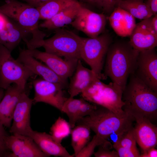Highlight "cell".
<instances>
[{
    "instance_id": "obj_36",
    "label": "cell",
    "mask_w": 157,
    "mask_h": 157,
    "mask_svg": "<svg viewBox=\"0 0 157 157\" xmlns=\"http://www.w3.org/2000/svg\"><path fill=\"white\" fill-rule=\"evenodd\" d=\"M157 150L155 147L150 148L140 154V157H157Z\"/></svg>"
},
{
    "instance_id": "obj_16",
    "label": "cell",
    "mask_w": 157,
    "mask_h": 157,
    "mask_svg": "<svg viewBox=\"0 0 157 157\" xmlns=\"http://www.w3.org/2000/svg\"><path fill=\"white\" fill-rule=\"evenodd\" d=\"M17 59L35 76L38 75L45 80L65 88L67 85V80L59 77L46 65L29 54L26 49L20 50Z\"/></svg>"
},
{
    "instance_id": "obj_18",
    "label": "cell",
    "mask_w": 157,
    "mask_h": 157,
    "mask_svg": "<svg viewBox=\"0 0 157 157\" xmlns=\"http://www.w3.org/2000/svg\"><path fill=\"white\" fill-rule=\"evenodd\" d=\"M133 132L136 143L142 152L155 147L157 144V127L149 120L142 118L135 120Z\"/></svg>"
},
{
    "instance_id": "obj_17",
    "label": "cell",
    "mask_w": 157,
    "mask_h": 157,
    "mask_svg": "<svg viewBox=\"0 0 157 157\" xmlns=\"http://www.w3.org/2000/svg\"><path fill=\"white\" fill-rule=\"evenodd\" d=\"M15 84L5 90L3 96L0 101V122L6 127H10L14 111L21 94L25 92Z\"/></svg>"
},
{
    "instance_id": "obj_2",
    "label": "cell",
    "mask_w": 157,
    "mask_h": 157,
    "mask_svg": "<svg viewBox=\"0 0 157 157\" xmlns=\"http://www.w3.org/2000/svg\"><path fill=\"white\" fill-rule=\"evenodd\" d=\"M139 51L129 41L113 42L107 51L104 66V75L123 91L128 78L133 73Z\"/></svg>"
},
{
    "instance_id": "obj_21",
    "label": "cell",
    "mask_w": 157,
    "mask_h": 157,
    "mask_svg": "<svg viewBox=\"0 0 157 157\" xmlns=\"http://www.w3.org/2000/svg\"><path fill=\"white\" fill-rule=\"evenodd\" d=\"M29 34L17 23L8 19L5 28L0 31V44L12 52L22 40L27 39Z\"/></svg>"
},
{
    "instance_id": "obj_40",
    "label": "cell",
    "mask_w": 157,
    "mask_h": 157,
    "mask_svg": "<svg viewBox=\"0 0 157 157\" xmlns=\"http://www.w3.org/2000/svg\"><path fill=\"white\" fill-rule=\"evenodd\" d=\"M154 16L152 17L151 24L154 29L157 33V14Z\"/></svg>"
},
{
    "instance_id": "obj_34",
    "label": "cell",
    "mask_w": 157,
    "mask_h": 157,
    "mask_svg": "<svg viewBox=\"0 0 157 157\" xmlns=\"http://www.w3.org/2000/svg\"><path fill=\"white\" fill-rule=\"evenodd\" d=\"M119 0H101L103 11L108 14H110L113 11L116 4Z\"/></svg>"
},
{
    "instance_id": "obj_14",
    "label": "cell",
    "mask_w": 157,
    "mask_h": 157,
    "mask_svg": "<svg viewBox=\"0 0 157 157\" xmlns=\"http://www.w3.org/2000/svg\"><path fill=\"white\" fill-rule=\"evenodd\" d=\"M32 56L43 62L61 78L67 80L74 73L78 60H67L37 49H27Z\"/></svg>"
},
{
    "instance_id": "obj_29",
    "label": "cell",
    "mask_w": 157,
    "mask_h": 157,
    "mask_svg": "<svg viewBox=\"0 0 157 157\" xmlns=\"http://www.w3.org/2000/svg\"><path fill=\"white\" fill-rule=\"evenodd\" d=\"M109 145L110 143L106 140L99 134H95L92 140L77 154L76 157H91L94 154L95 149L97 146L103 145L108 148Z\"/></svg>"
},
{
    "instance_id": "obj_39",
    "label": "cell",
    "mask_w": 157,
    "mask_h": 157,
    "mask_svg": "<svg viewBox=\"0 0 157 157\" xmlns=\"http://www.w3.org/2000/svg\"><path fill=\"white\" fill-rule=\"evenodd\" d=\"M97 7L102 8V3L101 0H83Z\"/></svg>"
},
{
    "instance_id": "obj_26",
    "label": "cell",
    "mask_w": 157,
    "mask_h": 157,
    "mask_svg": "<svg viewBox=\"0 0 157 157\" xmlns=\"http://www.w3.org/2000/svg\"><path fill=\"white\" fill-rule=\"evenodd\" d=\"M71 130V145L74 151V156L77 154L89 142L90 129L87 126L82 124H78Z\"/></svg>"
},
{
    "instance_id": "obj_30",
    "label": "cell",
    "mask_w": 157,
    "mask_h": 157,
    "mask_svg": "<svg viewBox=\"0 0 157 157\" xmlns=\"http://www.w3.org/2000/svg\"><path fill=\"white\" fill-rule=\"evenodd\" d=\"M136 142L133 132V126L122 133L117 141L113 144H117L123 147L137 149Z\"/></svg>"
},
{
    "instance_id": "obj_23",
    "label": "cell",
    "mask_w": 157,
    "mask_h": 157,
    "mask_svg": "<svg viewBox=\"0 0 157 157\" xmlns=\"http://www.w3.org/2000/svg\"><path fill=\"white\" fill-rule=\"evenodd\" d=\"M82 5L79 2L59 12L39 24L40 28L56 29L70 24L74 20Z\"/></svg>"
},
{
    "instance_id": "obj_28",
    "label": "cell",
    "mask_w": 157,
    "mask_h": 157,
    "mask_svg": "<svg viewBox=\"0 0 157 157\" xmlns=\"http://www.w3.org/2000/svg\"><path fill=\"white\" fill-rule=\"evenodd\" d=\"M71 128L69 122L59 117L50 128L51 135L55 141L61 144L70 134Z\"/></svg>"
},
{
    "instance_id": "obj_1",
    "label": "cell",
    "mask_w": 157,
    "mask_h": 157,
    "mask_svg": "<svg viewBox=\"0 0 157 157\" xmlns=\"http://www.w3.org/2000/svg\"><path fill=\"white\" fill-rule=\"evenodd\" d=\"M129 78V82L122 92L123 110L134 121L145 118L153 122L157 117V92L133 74Z\"/></svg>"
},
{
    "instance_id": "obj_5",
    "label": "cell",
    "mask_w": 157,
    "mask_h": 157,
    "mask_svg": "<svg viewBox=\"0 0 157 157\" xmlns=\"http://www.w3.org/2000/svg\"><path fill=\"white\" fill-rule=\"evenodd\" d=\"M123 90L111 82L106 84L98 79L81 93L86 101L105 108L117 116L127 115L123 110L124 103L122 100Z\"/></svg>"
},
{
    "instance_id": "obj_37",
    "label": "cell",
    "mask_w": 157,
    "mask_h": 157,
    "mask_svg": "<svg viewBox=\"0 0 157 157\" xmlns=\"http://www.w3.org/2000/svg\"><path fill=\"white\" fill-rule=\"evenodd\" d=\"M145 3L149 7L154 15L157 14V0H147Z\"/></svg>"
},
{
    "instance_id": "obj_9",
    "label": "cell",
    "mask_w": 157,
    "mask_h": 157,
    "mask_svg": "<svg viewBox=\"0 0 157 157\" xmlns=\"http://www.w3.org/2000/svg\"><path fill=\"white\" fill-rule=\"evenodd\" d=\"M133 74L157 92V53L156 47L139 52Z\"/></svg>"
},
{
    "instance_id": "obj_13",
    "label": "cell",
    "mask_w": 157,
    "mask_h": 157,
    "mask_svg": "<svg viewBox=\"0 0 157 157\" xmlns=\"http://www.w3.org/2000/svg\"><path fill=\"white\" fill-rule=\"evenodd\" d=\"M33 99L26 92L21 95L14 111L13 123L9 131L13 134L30 136L33 131L30 125V112Z\"/></svg>"
},
{
    "instance_id": "obj_15",
    "label": "cell",
    "mask_w": 157,
    "mask_h": 157,
    "mask_svg": "<svg viewBox=\"0 0 157 157\" xmlns=\"http://www.w3.org/2000/svg\"><path fill=\"white\" fill-rule=\"evenodd\" d=\"M152 16L136 24L130 36L132 46L139 52L156 48L157 45V33L153 28Z\"/></svg>"
},
{
    "instance_id": "obj_24",
    "label": "cell",
    "mask_w": 157,
    "mask_h": 157,
    "mask_svg": "<svg viewBox=\"0 0 157 157\" xmlns=\"http://www.w3.org/2000/svg\"><path fill=\"white\" fill-rule=\"evenodd\" d=\"M116 6L126 10L135 18L139 19H146L154 15L143 0H119L116 4Z\"/></svg>"
},
{
    "instance_id": "obj_22",
    "label": "cell",
    "mask_w": 157,
    "mask_h": 157,
    "mask_svg": "<svg viewBox=\"0 0 157 157\" xmlns=\"http://www.w3.org/2000/svg\"><path fill=\"white\" fill-rule=\"evenodd\" d=\"M41 150L48 157H73L65 148L55 141L51 135L33 130L30 136Z\"/></svg>"
},
{
    "instance_id": "obj_27",
    "label": "cell",
    "mask_w": 157,
    "mask_h": 157,
    "mask_svg": "<svg viewBox=\"0 0 157 157\" xmlns=\"http://www.w3.org/2000/svg\"><path fill=\"white\" fill-rule=\"evenodd\" d=\"M83 98L74 99L69 97L64 102L61 112L65 113L69 118V123L71 128L75 126L78 120L79 108Z\"/></svg>"
},
{
    "instance_id": "obj_19",
    "label": "cell",
    "mask_w": 157,
    "mask_h": 157,
    "mask_svg": "<svg viewBox=\"0 0 157 157\" xmlns=\"http://www.w3.org/2000/svg\"><path fill=\"white\" fill-rule=\"evenodd\" d=\"M70 78L68 92L69 97L71 98L81 94L93 82L99 79L91 69L83 65L81 59L78 60L75 70Z\"/></svg>"
},
{
    "instance_id": "obj_12",
    "label": "cell",
    "mask_w": 157,
    "mask_h": 157,
    "mask_svg": "<svg viewBox=\"0 0 157 157\" xmlns=\"http://www.w3.org/2000/svg\"><path fill=\"white\" fill-rule=\"evenodd\" d=\"M5 146L10 152L8 157H47L30 137L19 134L6 135Z\"/></svg>"
},
{
    "instance_id": "obj_11",
    "label": "cell",
    "mask_w": 157,
    "mask_h": 157,
    "mask_svg": "<svg viewBox=\"0 0 157 157\" xmlns=\"http://www.w3.org/2000/svg\"><path fill=\"white\" fill-rule=\"evenodd\" d=\"M107 18L102 13H98L81 6L74 20L70 24L90 38H94L103 33Z\"/></svg>"
},
{
    "instance_id": "obj_25",
    "label": "cell",
    "mask_w": 157,
    "mask_h": 157,
    "mask_svg": "<svg viewBox=\"0 0 157 157\" xmlns=\"http://www.w3.org/2000/svg\"><path fill=\"white\" fill-rule=\"evenodd\" d=\"M78 2L76 0H50L37 8L40 19H49Z\"/></svg>"
},
{
    "instance_id": "obj_33",
    "label": "cell",
    "mask_w": 157,
    "mask_h": 157,
    "mask_svg": "<svg viewBox=\"0 0 157 157\" xmlns=\"http://www.w3.org/2000/svg\"><path fill=\"white\" fill-rule=\"evenodd\" d=\"M94 154L96 157H118L116 151H111L103 145H100L98 151L94 152Z\"/></svg>"
},
{
    "instance_id": "obj_4",
    "label": "cell",
    "mask_w": 157,
    "mask_h": 157,
    "mask_svg": "<svg viewBox=\"0 0 157 157\" xmlns=\"http://www.w3.org/2000/svg\"><path fill=\"white\" fill-rule=\"evenodd\" d=\"M133 119L127 115L119 117L110 110L100 106L89 115L77 121V124L88 126L96 134L105 140L114 133L126 131L133 126Z\"/></svg>"
},
{
    "instance_id": "obj_35",
    "label": "cell",
    "mask_w": 157,
    "mask_h": 157,
    "mask_svg": "<svg viewBox=\"0 0 157 157\" xmlns=\"http://www.w3.org/2000/svg\"><path fill=\"white\" fill-rule=\"evenodd\" d=\"M29 5L37 8L50 0H22Z\"/></svg>"
},
{
    "instance_id": "obj_32",
    "label": "cell",
    "mask_w": 157,
    "mask_h": 157,
    "mask_svg": "<svg viewBox=\"0 0 157 157\" xmlns=\"http://www.w3.org/2000/svg\"><path fill=\"white\" fill-rule=\"evenodd\" d=\"M97 107L95 104H91L83 99L79 108L78 120L90 115Z\"/></svg>"
},
{
    "instance_id": "obj_8",
    "label": "cell",
    "mask_w": 157,
    "mask_h": 157,
    "mask_svg": "<svg viewBox=\"0 0 157 157\" xmlns=\"http://www.w3.org/2000/svg\"><path fill=\"white\" fill-rule=\"evenodd\" d=\"M0 44V87L4 90L15 84L26 90L28 79L35 76Z\"/></svg>"
},
{
    "instance_id": "obj_38",
    "label": "cell",
    "mask_w": 157,
    "mask_h": 157,
    "mask_svg": "<svg viewBox=\"0 0 157 157\" xmlns=\"http://www.w3.org/2000/svg\"><path fill=\"white\" fill-rule=\"evenodd\" d=\"M8 20L7 17L0 13V31L5 28Z\"/></svg>"
},
{
    "instance_id": "obj_7",
    "label": "cell",
    "mask_w": 157,
    "mask_h": 157,
    "mask_svg": "<svg viewBox=\"0 0 157 157\" xmlns=\"http://www.w3.org/2000/svg\"><path fill=\"white\" fill-rule=\"evenodd\" d=\"M55 30L54 35L44 39L41 47H43L47 53L63 57L66 60H81L83 38L66 29L59 28Z\"/></svg>"
},
{
    "instance_id": "obj_41",
    "label": "cell",
    "mask_w": 157,
    "mask_h": 157,
    "mask_svg": "<svg viewBox=\"0 0 157 157\" xmlns=\"http://www.w3.org/2000/svg\"><path fill=\"white\" fill-rule=\"evenodd\" d=\"M5 90L0 87V101L3 98L4 93ZM4 129V126L0 122V131Z\"/></svg>"
},
{
    "instance_id": "obj_20",
    "label": "cell",
    "mask_w": 157,
    "mask_h": 157,
    "mask_svg": "<svg viewBox=\"0 0 157 157\" xmlns=\"http://www.w3.org/2000/svg\"><path fill=\"white\" fill-rule=\"evenodd\" d=\"M135 18L129 13L116 7L108 17L110 25L117 34L122 37L130 36L135 26Z\"/></svg>"
},
{
    "instance_id": "obj_31",
    "label": "cell",
    "mask_w": 157,
    "mask_h": 157,
    "mask_svg": "<svg viewBox=\"0 0 157 157\" xmlns=\"http://www.w3.org/2000/svg\"><path fill=\"white\" fill-rule=\"evenodd\" d=\"M113 147L119 157H140V154L137 148H126L117 144H113Z\"/></svg>"
},
{
    "instance_id": "obj_10",
    "label": "cell",
    "mask_w": 157,
    "mask_h": 157,
    "mask_svg": "<svg viewBox=\"0 0 157 157\" xmlns=\"http://www.w3.org/2000/svg\"><path fill=\"white\" fill-rule=\"evenodd\" d=\"M33 84L35 91L33 102L48 104L61 112L63 104L67 98L63 90L65 87L42 78L34 79Z\"/></svg>"
},
{
    "instance_id": "obj_3",
    "label": "cell",
    "mask_w": 157,
    "mask_h": 157,
    "mask_svg": "<svg viewBox=\"0 0 157 157\" xmlns=\"http://www.w3.org/2000/svg\"><path fill=\"white\" fill-rule=\"evenodd\" d=\"M0 13L13 20L31 35V38L24 41L27 49L41 47L46 34L40 29V14L37 8L17 0H6L0 6Z\"/></svg>"
},
{
    "instance_id": "obj_6",
    "label": "cell",
    "mask_w": 157,
    "mask_h": 157,
    "mask_svg": "<svg viewBox=\"0 0 157 157\" xmlns=\"http://www.w3.org/2000/svg\"><path fill=\"white\" fill-rule=\"evenodd\" d=\"M113 42L112 36L107 33L94 38H83L80 51L81 59L90 67L101 80L106 78L102 71L108 49Z\"/></svg>"
}]
</instances>
